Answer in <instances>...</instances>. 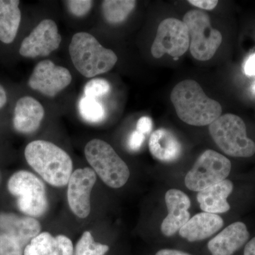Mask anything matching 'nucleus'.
I'll return each instance as SVG.
<instances>
[{
    "instance_id": "obj_11",
    "label": "nucleus",
    "mask_w": 255,
    "mask_h": 255,
    "mask_svg": "<svg viewBox=\"0 0 255 255\" xmlns=\"http://www.w3.org/2000/svg\"><path fill=\"white\" fill-rule=\"evenodd\" d=\"M61 41L62 37L58 33L55 21L43 19L23 39L20 46L19 53L25 58L47 56L58 49Z\"/></svg>"
},
{
    "instance_id": "obj_29",
    "label": "nucleus",
    "mask_w": 255,
    "mask_h": 255,
    "mask_svg": "<svg viewBox=\"0 0 255 255\" xmlns=\"http://www.w3.org/2000/svg\"><path fill=\"white\" fill-rule=\"evenodd\" d=\"M152 129V121L148 117H142L139 119L136 124V130L143 135L149 134Z\"/></svg>"
},
{
    "instance_id": "obj_15",
    "label": "nucleus",
    "mask_w": 255,
    "mask_h": 255,
    "mask_svg": "<svg viewBox=\"0 0 255 255\" xmlns=\"http://www.w3.org/2000/svg\"><path fill=\"white\" fill-rule=\"evenodd\" d=\"M43 106L34 98L23 97L16 102L13 124L15 130L22 133L36 131L44 117Z\"/></svg>"
},
{
    "instance_id": "obj_1",
    "label": "nucleus",
    "mask_w": 255,
    "mask_h": 255,
    "mask_svg": "<svg viewBox=\"0 0 255 255\" xmlns=\"http://www.w3.org/2000/svg\"><path fill=\"white\" fill-rule=\"evenodd\" d=\"M170 100L178 117L194 127L209 126L222 114L221 104L209 98L195 80L179 82L171 92Z\"/></svg>"
},
{
    "instance_id": "obj_12",
    "label": "nucleus",
    "mask_w": 255,
    "mask_h": 255,
    "mask_svg": "<svg viewBox=\"0 0 255 255\" xmlns=\"http://www.w3.org/2000/svg\"><path fill=\"white\" fill-rule=\"evenodd\" d=\"M97 182L95 171L89 167L73 172L68 187V201L72 211L80 219H85L91 211L90 194Z\"/></svg>"
},
{
    "instance_id": "obj_8",
    "label": "nucleus",
    "mask_w": 255,
    "mask_h": 255,
    "mask_svg": "<svg viewBox=\"0 0 255 255\" xmlns=\"http://www.w3.org/2000/svg\"><path fill=\"white\" fill-rule=\"evenodd\" d=\"M231 164L226 156L213 150L204 151L186 174V187L191 191H200L227 179Z\"/></svg>"
},
{
    "instance_id": "obj_10",
    "label": "nucleus",
    "mask_w": 255,
    "mask_h": 255,
    "mask_svg": "<svg viewBox=\"0 0 255 255\" xmlns=\"http://www.w3.org/2000/svg\"><path fill=\"white\" fill-rule=\"evenodd\" d=\"M72 75L68 69L55 65L49 60L37 64L33 69L28 86L47 97H54L71 83Z\"/></svg>"
},
{
    "instance_id": "obj_26",
    "label": "nucleus",
    "mask_w": 255,
    "mask_h": 255,
    "mask_svg": "<svg viewBox=\"0 0 255 255\" xmlns=\"http://www.w3.org/2000/svg\"><path fill=\"white\" fill-rule=\"evenodd\" d=\"M110 85L104 79L95 78L85 85L84 89L85 97L96 99L101 96L107 95L110 91Z\"/></svg>"
},
{
    "instance_id": "obj_18",
    "label": "nucleus",
    "mask_w": 255,
    "mask_h": 255,
    "mask_svg": "<svg viewBox=\"0 0 255 255\" xmlns=\"http://www.w3.org/2000/svg\"><path fill=\"white\" fill-rule=\"evenodd\" d=\"M233 191V183L225 179L219 184L199 191L197 201L201 209L209 214H223L231 209L228 197Z\"/></svg>"
},
{
    "instance_id": "obj_31",
    "label": "nucleus",
    "mask_w": 255,
    "mask_h": 255,
    "mask_svg": "<svg viewBox=\"0 0 255 255\" xmlns=\"http://www.w3.org/2000/svg\"><path fill=\"white\" fill-rule=\"evenodd\" d=\"M245 74L248 76H255V53L250 55L244 65Z\"/></svg>"
},
{
    "instance_id": "obj_14",
    "label": "nucleus",
    "mask_w": 255,
    "mask_h": 255,
    "mask_svg": "<svg viewBox=\"0 0 255 255\" xmlns=\"http://www.w3.org/2000/svg\"><path fill=\"white\" fill-rule=\"evenodd\" d=\"M249 238L244 223H233L209 242L208 249L212 255H233L246 245Z\"/></svg>"
},
{
    "instance_id": "obj_7",
    "label": "nucleus",
    "mask_w": 255,
    "mask_h": 255,
    "mask_svg": "<svg viewBox=\"0 0 255 255\" xmlns=\"http://www.w3.org/2000/svg\"><path fill=\"white\" fill-rule=\"evenodd\" d=\"M10 194L17 199L18 209L30 217H38L48 209L46 187L35 174L18 171L8 182Z\"/></svg>"
},
{
    "instance_id": "obj_30",
    "label": "nucleus",
    "mask_w": 255,
    "mask_h": 255,
    "mask_svg": "<svg viewBox=\"0 0 255 255\" xmlns=\"http://www.w3.org/2000/svg\"><path fill=\"white\" fill-rule=\"evenodd\" d=\"M188 2L199 9L213 10L217 6L219 1L217 0H189Z\"/></svg>"
},
{
    "instance_id": "obj_25",
    "label": "nucleus",
    "mask_w": 255,
    "mask_h": 255,
    "mask_svg": "<svg viewBox=\"0 0 255 255\" xmlns=\"http://www.w3.org/2000/svg\"><path fill=\"white\" fill-rule=\"evenodd\" d=\"M24 249L16 238L0 231V255H23Z\"/></svg>"
},
{
    "instance_id": "obj_6",
    "label": "nucleus",
    "mask_w": 255,
    "mask_h": 255,
    "mask_svg": "<svg viewBox=\"0 0 255 255\" xmlns=\"http://www.w3.org/2000/svg\"><path fill=\"white\" fill-rule=\"evenodd\" d=\"M189 31L191 54L200 61L211 60L223 41L221 32L214 29L207 13L199 9L188 11L183 18Z\"/></svg>"
},
{
    "instance_id": "obj_20",
    "label": "nucleus",
    "mask_w": 255,
    "mask_h": 255,
    "mask_svg": "<svg viewBox=\"0 0 255 255\" xmlns=\"http://www.w3.org/2000/svg\"><path fill=\"white\" fill-rule=\"evenodd\" d=\"M149 149L155 158L164 162L177 160L182 151L177 137L165 128L157 129L151 134Z\"/></svg>"
},
{
    "instance_id": "obj_27",
    "label": "nucleus",
    "mask_w": 255,
    "mask_h": 255,
    "mask_svg": "<svg viewBox=\"0 0 255 255\" xmlns=\"http://www.w3.org/2000/svg\"><path fill=\"white\" fill-rule=\"evenodd\" d=\"M69 11L78 17H82L91 10L93 1L90 0H69L65 1Z\"/></svg>"
},
{
    "instance_id": "obj_4",
    "label": "nucleus",
    "mask_w": 255,
    "mask_h": 255,
    "mask_svg": "<svg viewBox=\"0 0 255 255\" xmlns=\"http://www.w3.org/2000/svg\"><path fill=\"white\" fill-rule=\"evenodd\" d=\"M210 135L215 143L227 155L250 157L255 153V142L247 135L243 119L233 114L221 115L210 124Z\"/></svg>"
},
{
    "instance_id": "obj_35",
    "label": "nucleus",
    "mask_w": 255,
    "mask_h": 255,
    "mask_svg": "<svg viewBox=\"0 0 255 255\" xmlns=\"http://www.w3.org/2000/svg\"><path fill=\"white\" fill-rule=\"evenodd\" d=\"M252 88H253V91L255 93V83L254 84V85H253V87H252Z\"/></svg>"
},
{
    "instance_id": "obj_9",
    "label": "nucleus",
    "mask_w": 255,
    "mask_h": 255,
    "mask_svg": "<svg viewBox=\"0 0 255 255\" xmlns=\"http://www.w3.org/2000/svg\"><path fill=\"white\" fill-rule=\"evenodd\" d=\"M189 44L190 38L185 23L177 18H165L157 28L151 53L155 58L165 54L179 58L189 49Z\"/></svg>"
},
{
    "instance_id": "obj_33",
    "label": "nucleus",
    "mask_w": 255,
    "mask_h": 255,
    "mask_svg": "<svg viewBox=\"0 0 255 255\" xmlns=\"http://www.w3.org/2000/svg\"><path fill=\"white\" fill-rule=\"evenodd\" d=\"M155 255H191L184 252L177 251V250L163 249L156 253Z\"/></svg>"
},
{
    "instance_id": "obj_34",
    "label": "nucleus",
    "mask_w": 255,
    "mask_h": 255,
    "mask_svg": "<svg viewBox=\"0 0 255 255\" xmlns=\"http://www.w3.org/2000/svg\"><path fill=\"white\" fill-rule=\"evenodd\" d=\"M6 103V94L5 92L4 87L0 85V109L2 108L3 107Z\"/></svg>"
},
{
    "instance_id": "obj_17",
    "label": "nucleus",
    "mask_w": 255,
    "mask_h": 255,
    "mask_svg": "<svg viewBox=\"0 0 255 255\" xmlns=\"http://www.w3.org/2000/svg\"><path fill=\"white\" fill-rule=\"evenodd\" d=\"M0 231L13 236L26 248L31 240L39 234L41 225L30 216L0 214Z\"/></svg>"
},
{
    "instance_id": "obj_16",
    "label": "nucleus",
    "mask_w": 255,
    "mask_h": 255,
    "mask_svg": "<svg viewBox=\"0 0 255 255\" xmlns=\"http://www.w3.org/2000/svg\"><path fill=\"white\" fill-rule=\"evenodd\" d=\"M224 221L218 214L202 212L189 219L179 231V236L189 242L204 241L223 228Z\"/></svg>"
},
{
    "instance_id": "obj_13",
    "label": "nucleus",
    "mask_w": 255,
    "mask_h": 255,
    "mask_svg": "<svg viewBox=\"0 0 255 255\" xmlns=\"http://www.w3.org/2000/svg\"><path fill=\"white\" fill-rule=\"evenodd\" d=\"M168 214L161 225V232L167 237L174 236L190 219L189 209L191 201L189 196L179 190L169 189L164 196Z\"/></svg>"
},
{
    "instance_id": "obj_2",
    "label": "nucleus",
    "mask_w": 255,
    "mask_h": 255,
    "mask_svg": "<svg viewBox=\"0 0 255 255\" xmlns=\"http://www.w3.org/2000/svg\"><path fill=\"white\" fill-rule=\"evenodd\" d=\"M24 154L28 164L50 185L61 187L68 184L73 162L63 149L46 140H34L26 146Z\"/></svg>"
},
{
    "instance_id": "obj_28",
    "label": "nucleus",
    "mask_w": 255,
    "mask_h": 255,
    "mask_svg": "<svg viewBox=\"0 0 255 255\" xmlns=\"http://www.w3.org/2000/svg\"><path fill=\"white\" fill-rule=\"evenodd\" d=\"M145 135L141 132L135 130L130 133V136L128 140V148L132 151H137L140 150L142 144L145 141Z\"/></svg>"
},
{
    "instance_id": "obj_22",
    "label": "nucleus",
    "mask_w": 255,
    "mask_h": 255,
    "mask_svg": "<svg viewBox=\"0 0 255 255\" xmlns=\"http://www.w3.org/2000/svg\"><path fill=\"white\" fill-rule=\"evenodd\" d=\"M136 3L134 0H105L102 4L104 17L111 24L124 22L135 9Z\"/></svg>"
},
{
    "instance_id": "obj_3",
    "label": "nucleus",
    "mask_w": 255,
    "mask_h": 255,
    "mask_svg": "<svg viewBox=\"0 0 255 255\" xmlns=\"http://www.w3.org/2000/svg\"><path fill=\"white\" fill-rule=\"evenodd\" d=\"M69 52L74 66L86 78L110 71L118 61L113 50L102 46L95 36L87 32L74 35Z\"/></svg>"
},
{
    "instance_id": "obj_36",
    "label": "nucleus",
    "mask_w": 255,
    "mask_h": 255,
    "mask_svg": "<svg viewBox=\"0 0 255 255\" xmlns=\"http://www.w3.org/2000/svg\"><path fill=\"white\" fill-rule=\"evenodd\" d=\"M0 180H1V177H0Z\"/></svg>"
},
{
    "instance_id": "obj_23",
    "label": "nucleus",
    "mask_w": 255,
    "mask_h": 255,
    "mask_svg": "<svg viewBox=\"0 0 255 255\" xmlns=\"http://www.w3.org/2000/svg\"><path fill=\"white\" fill-rule=\"evenodd\" d=\"M78 110L82 118L89 123H100L105 118V108L96 99L84 96L79 101Z\"/></svg>"
},
{
    "instance_id": "obj_21",
    "label": "nucleus",
    "mask_w": 255,
    "mask_h": 255,
    "mask_svg": "<svg viewBox=\"0 0 255 255\" xmlns=\"http://www.w3.org/2000/svg\"><path fill=\"white\" fill-rule=\"evenodd\" d=\"M18 0H0V41L12 43L17 34L21 22Z\"/></svg>"
},
{
    "instance_id": "obj_5",
    "label": "nucleus",
    "mask_w": 255,
    "mask_h": 255,
    "mask_svg": "<svg viewBox=\"0 0 255 255\" xmlns=\"http://www.w3.org/2000/svg\"><path fill=\"white\" fill-rule=\"evenodd\" d=\"M85 154L95 173L107 186L118 189L127 184L130 171L110 144L94 139L85 146Z\"/></svg>"
},
{
    "instance_id": "obj_19",
    "label": "nucleus",
    "mask_w": 255,
    "mask_h": 255,
    "mask_svg": "<svg viewBox=\"0 0 255 255\" xmlns=\"http://www.w3.org/2000/svg\"><path fill=\"white\" fill-rule=\"evenodd\" d=\"M23 255H73V243L63 235L53 237L49 233L43 232L31 240Z\"/></svg>"
},
{
    "instance_id": "obj_32",
    "label": "nucleus",
    "mask_w": 255,
    "mask_h": 255,
    "mask_svg": "<svg viewBox=\"0 0 255 255\" xmlns=\"http://www.w3.org/2000/svg\"><path fill=\"white\" fill-rule=\"evenodd\" d=\"M244 255H255V237L246 245Z\"/></svg>"
},
{
    "instance_id": "obj_24",
    "label": "nucleus",
    "mask_w": 255,
    "mask_h": 255,
    "mask_svg": "<svg viewBox=\"0 0 255 255\" xmlns=\"http://www.w3.org/2000/svg\"><path fill=\"white\" fill-rule=\"evenodd\" d=\"M109 251L110 247L95 243L91 233L86 231L77 243L75 255H105Z\"/></svg>"
}]
</instances>
